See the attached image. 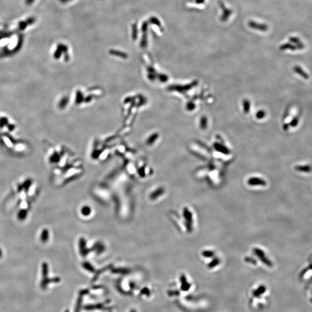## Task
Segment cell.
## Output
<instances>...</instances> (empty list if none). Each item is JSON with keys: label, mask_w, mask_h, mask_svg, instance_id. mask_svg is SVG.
I'll return each instance as SVG.
<instances>
[{"label": "cell", "mask_w": 312, "mask_h": 312, "mask_svg": "<svg viewBox=\"0 0 312 312\" xmlns=\"http://www.w3.org/2000/svg\"><path fill=\"white\" fill-rule=\"evenodd\" d=\"M299 117L298 116H295L292 119L290 123H289V124L291 127H295L298 125V124L299 123Z\"/></svg>", "instance_id": "obj_12"}, {"label": "cell", "mask_w": 312, "mask_h": 312, "mask_svg": "<svg viewBox=\"0 0 312 312\" xmlns=\"http://www.w3.org/2000/svg\"><path fill=\"white\" fill-rule=\"evenodd\" d=\"M183 216L186 221V227L189 232H191L193 229V216L191 212L187 208H185L183 210Z\"/></svg>", "instance_id": "obj_4"}, {"label": "cell", "mask_w": 312, "mask_h": 312, "mask_svg": "<svg viewBox=\"0 0 312 312\" xmlns=\"http://www.w3.org/2000/svg\"><path fill=\"white\" fill-rule=\"evenodd\" d=\"M139 295L143 298H148L151 295L150 290L148 288L144 287L140 291Z\"/></svg>", "instance_id": "obj_10"}, {"label": "cell", "mask_w": 312, "mask_h": 312, "mask_svg": "<svg viewBox=\"0 0 312 312\" xmlns=\"http://www.w3.org/2000/svg\"><path fill=\"white\" fill-rule=\"evenodd\" d=\"M266 291V287L264 285H261L257 289L253 292V295L254 297H259L261 294H264Z\"/></svg>", "instance_id": "obj_11"}, {"label": "cell", "mask_w": 312, "mask_h": 312, "mask_svg": "<svg viewBox=\"0 0 312 312\" xmlns=\"http://www.w3.org/2000/svg\"><path fill=\"white\" fill-rule=\"evenodd\" d=\"M109 304V303L108 301L102 302H98L97 303L91 304V305H87L83 306V309H84L86 311H95V310H104L106 309V306Z\"/></svg>", "instance_id": "obj_3"}, {"label": "cell", "mask_w": 312, "mask_h": 312, "mask_svg": "<svg viewBox=\"0 0 312 312\" xmlns=\"http://www.w3.org/2000/svg\"><path fill=\"white\" fill-rule=\"evenodd\" d=\"M311 302H312V298H311Z\"/></svg>", "instance_id": "obj_20"}, {"label": "cell", "mask_w": 312, "mask_h": 312, "mask_svg": "<svg viewBox=\"0 0 312 312\" xmlns=\"http://www.w3.org/2000/svg\"><path fill=\"white\" fill-rule=\"evenodd\" d=\"M246 261H249V262H250L253 263V264H256V261L255 260H252V258H249V259H246Z\"/></svg>", "instance_id": "obj_17"}, {"label": "cell", "mask_w": 312, "mask_h": 312, "mask_svg": "<svg viewBox=\"0 0 312 312\" xmlns=\"http://www.w3.org/2000/svg\"><path fill=\"white\" fill-rule=\"evenodd\" d=\"M17 127V124L9 115L0 111V131H1V133H12L16 130Z\"/></svg>", "instance_id": "obj_2"}, {"label": "cell", "mask_w": 312, "mask_h": 312, "mask_svg": "<svg viewBox=\"0 0 312 312\" xmlns=\"http://www.w3.org/2000/svg\"><path fill=\"white\" fill-rule=\"evenodd\" d=\"M129 312H137V311L135 309H131V310H130Z\"/></svg>", "instance_id": "obj_19"}, {"label": "cell", "mask_w": 312, "mask_h": 312, "mask_svg": "<svg viewBox=\"0 0 312 312\" xmlns=\"http://www.w3.org/2000/svg\"><path fill=\"white\" fill-rule=\"evenodd\" d=\"M82 214L84 215H87V214L88 215L90 213V209L89 207H84L83 208L82 210Z\"/></svg>", "instance_id": "obj_15"}, {"label": "cell", "mask_w": 312, "mask_h": 312, "mask_svg": "<svg viewBox=\"0 0 312 312\" xmlns=\"http://www.w3.org/2000/svg\"><path fill=\"white\" fill-rule=\"evenodd\" d=\"M294 71L297 73L298 75L301 76L302 78H303L305 80H308L309 79V75H308V74L305 72L301 67L298 65H296L295 66L294 68Z\"/></svg>", "instance_id": "obj_6"}, {"label": "cell", "mask_w": 312, "mask_h": 312, "mask_svg": "<svg viewBox=\"0 0 312 312\" xmlns=\"http://www.w3.org/2000/svg\"><path fill=\"white\" fill-rule=\"evenodd\" d=\"M253 251H254V253L256 254V255L260 258V260L264 264H265L266 266H270V267L272 266V262L265 256V253L262 250L258 248H255L254 249Z\"/></svg>", "instance_id": "obj_5"}, {"label": "cell", "mask_w": 312, "mask_h": 312, "mask_svg": "<svg viewBox=\"0 0 312 312\" xmlns=\"http://www.w3.org/2000/svg\"><path fill=\"white\" fill-rule=\"evenodd\" d=\"M289 127H290V125H289V124L285 123V124H284V125H283V129H284V131H288V129H289Z\"/></svg>", "instance_id": "obj_16"}, {"label": "cell", "mask_w": 312, "mask_h": 312, "mask_svg": "<svg viewBox=\"0 0 312 312\" xmlns=\"http://www.w3.org/2000/svg\"><path fill=\"white\" fill-rule=\"evenodd\" d=\"M110 312H111V311H110Z\"/></svg>", "instance_id": "obj_21"}, {"label": "cell", "mask_w": 312, "mask_h": 312, "mask_svg": "<svg viewBox=\"0 0 312 312\" xmlns=\"http://www.w3.org/2000/svg\"><path fill=\"white\" fill-rule=\"evenodd\" d=\"M181 280L182 281V285H181V288L182 290L183 291H187L189 289V288H190V284H189L187 281V279L186 278V276L185 275H182V276L181 277Z\"/></svg>", "instance_id": "obj_9"}, {"label": "cell", "mask_w": 312, "mask_h": 312, "mask_svg": "<svg viewBox=\"0 0 312 312\" xmlns=\"http://www.w3.org/2000/svg\"><path fill=\"white\" fill-rule=\"evenodd\" d=\"M0 145L5 150L15 153H25L29 148L27 142L15 138L10 133H0Z\"/></svg>", "instance_id": "obj_1"}, {"label": "cell", "mask_w": 312, "mask_h": 312, "mask_svg": "<svg viewBox=\"0 0 312 312\" xmlns=\"http://www.w3.org/2000/svg\"><path fill=\"white\" fill-rule=\"evenodd\" d=\"M34 1V0H26V3H27V4H31Z\"/></svg>", "instance_id": "obj_18"}, {"label": "cell", "mask_w": 312, "mask_h": 312, "mask_svg": "<svg viewBox=\"0 0 312 312\" xmlns=\"http://www.w3.org/2000/svg\"><path fill=\"white\" fill-rule=\"evenodd\" d=\"M248 184L250 186H265L266 182L264 180H262L260 178H252L248 181Z\"/></svg>", "instance_id": "obj_7"}, {"label": "cell", "mask_w": 312, "mask_h": 312, "mask_svg": "<svg viewBox=\"0 0 312 312\" xmlns=\"http://www.w3.org/2000/svg\"><path fill=\"white\" fill-rule=\"evenodd\" d=\"M295 169L298 172L309 173L312 171V167L309 165H297L295 167Z\"/></svg>", "instance_id": "obj_8"}, {"label": "cell", "mask_w": 312, "mask_h": 312, "mask_svg": "<svg viewBox=\"0 0 312 312\" xmlns=\"http://www.w3.org/2000/svg\"><path fill=\"white\" fill-rule=\"evenodd\" d=\"M219 260L218 259H217V258H215V260H213L209 265V268H213V267H214L215 266H216L219 263Z\"/></svg>", "instance_id": "obj_13"}, {"label": "cell", "mask_w": 312, "mask_h": 312, "mask_svg": "<svg viewBox=\"0 0 312 312\" xmlns=\"http://www.w3.org/2000/svg\"><path fill=\"white\" fill-rule=\"evenodd\" d=\"M202 255L206 257H211L214 256V253L212 251H204L202 253Z\"/></svg>", "instance_id": "obj_14"}]
</instances>
